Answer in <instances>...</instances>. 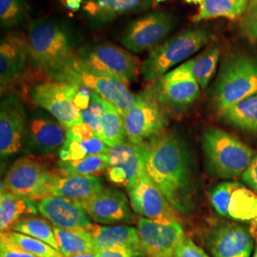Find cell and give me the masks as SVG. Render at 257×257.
<instances>
[{
    "label": "cell",
    "mask_w": 257,
    "mask_h": 257,
    "mask_svg": "<svg viewBox=\"0 0 257 257\" xmlns=\"http://www.w3.org/2000/svg\"><path fill=\"white\" fill-rule=\"evenodd\" d=\"M138 148L146 173L175 211H192L195 184L192 160L183 141L174 134L164 133Z\"/></svg>",
    "instance_id": "obj_1"
},
{
    "label": "cell",
    "mask_w": 257,
    "mask_h": 257,
    "mask_svg": "<svg viewBox=\"0 0 257 257\" xmlns=\"http://www.w3.org/2000/svg\"><path fill=\"white\" fill-rule=\"evenodd\" d=\"M31 65L49 79L69 83L76 67L75 38L63 22L36 19L27 26Z\"/></svg>",
    "instance_id": "obj_2"
},
{
    "label": "cell",
    "mask_w": 257,
    "mask_h": 257,
    "mask_svg": "<svg viewBox=\"0 0 257 257\" xmlns=\"http://www.w3.org/2000/svg\"><path fill=\"white\" fill-rule=\"evenodd\" d=\"M211 39V33L205 27L190 28L166 39L151 50L142 62V77L146 81H156L176 65L186 62Z\"/></svg>",
    "instance_id": "obj_3"
},
{
    "label": "cell",
    "mask_w": 257,
    "mask_h": 257,
    "mask_svg": "<svg viewBox=\"0 0 257 257\" xmlns=\"http://www.w3.org/2000/svg\"><path fill=\"white\" fill-rule=\"evenodd\" d=\"M257 94V58L248 54H231L223 59L213 87L212 100L221 112Z\"/></svg>",
    "instance_id": "obj_4"
},
{
    "label": "cell",
    "mask_w": 257,
    "mask_h": 257,
    "mask_svg": "<svg viewBox=\"0 0 257 257\" xmlns=\"http://www.w3.org/2000/svg\"><path fill=\"white\" fill-rule=\"evenodd\" d=\"M202 147L211 174L224 179L242 176L256 155L238 138L214 127L204 131Z\"/></svg>",
    "instance_id": "obj_5"
},
{
    "label": "cell",
    "mask_w": 257,
    "mask_h": 257,
    "mask_svg": "<svg viewBox=\"0 0 257 257\" xmlns=\"http://www.w3.org/2000/svg\"><path fill=\"white\" fill-rule=\"evenodd\" d=\"M75 59L77 66L84 71L112 77L126 85L136 81L141 74L142 63L138 56L111 43L78 47Z\"/></svg>",
    "instance_id": "obj_6"
},
{
    "label": "cell",
    "mask_w": 257,
    "mask_h": 257,
    "mask_svg": "<svg viewBox=\"0 0 257 257\" xmlns=\"http://www.w3.org/2000/svg\"><path fill=\"white\" fill-rule=\"evenodd\" d=\"M59 176V172L49 169L39 156L29 155L15 161L1 187L20 196L40 201L51 195L52 187Z\"/></svg>",
    "instance_id": "obj_7"
},
{
    "label": "cell",
    "mask_w": 257,
    "mask_h": 257,
    "mask_svg": "<svg viewBox=\"0 0 257 257\" xmlns=\"http://www.w3.org/2000/svg\"><path fill=\"white\" fill-rule=\"evenodd\" d=\"M123 117L127 139L137 147L163 135L169 124L167 110L156 99L151 86L137 94L136 104Z\"/></svg>",
    "instance_id": "obj_8"
},
{
    "label": "cell",
    "mask_w": 257,
    "mask_h": 257,
    "mask_svg": "<svg viewBox=\"0 0 257 257\" xmlns=\"http://www.w3.org/2000/svg\"><path fill=\"white\" fill-rule=\"evenodd\" d=\"M175 26V18L171 13L163 10L149 12L134 19L117 39L122 46L132 53L150 52L164 41Z\"/></svg>",
    "instance_id": "obj_9"
},
{
    "label": "cell",
    "mask_w": 257,
    "mask_h": 257,
    "mask_svg": "<svg viewBox=\"0 0 257 257\" xmlns=\"http://www.w3.org/2000/svg\"><path fill=\"white\" fill-rule=\"evenodd\" d=\"M80 85L49 79L35 83L30 95L33 102L46 110L67 128L81 123V111L74 105V96Z\"/></svg>",
    "instance_id": "obj_10"
},
{
    "label": "cell",
    "mask_w": 257,
    "mask_h": 257,
    "mask_svg": "<svg viewBox=\"0 0 257 257\" xmlns=\"http://www.w3.org/2000/svg\"><path fill=\"white\" fill-rule=\"evenodd\" d=\"M140 248L146 257H175V250L186 237L175 217L138 220Z\"/></svg>",
    "instance_id": "obj_11"
},
{
    "label": "cell",
    "mask_w": 257,
    "mask_h": 257,
    "mask_svg": "<svg viewBox=\"0 0 257 257\" xmlns=\"http://www.w3.org/2000/svg\"><path fill=\"white\" fill-rule=\"evenodd\" d=\"M166 110H182L192 106L200 94V86L182 63L150 85Z\"/></svg>",
    "instance_id": "obj_12"
},
{
    "label": "cell",
    "mask_w": 257,
    "mask_h": 257,
    "mask_svg": "<svg viewBox=\"0 0 257 257\" xmlns=\"http://www.w3.org/2000/svg\"><path fill=\"white\" fill-rule=\"evenodd\" d=\"M27 111L18 93L2 95L0 103V156L5 161L24 148L27 132Z\"/></svg>",
    "instance_id": "obj_13"
},
{
    "label": "cell",
    "mask_w": 257,
    "mask_h": 257,
    "mask_svg": "<svg viewBox=\"0 0 257 257\" xmlns=\"http://www.w3.org/2000/svg\"><path fill=\"white\" fill-rule=\"evenodd\" d=\"M67 131L50 113L37 110L28 120L23 149L29 155L39 157L59 153L66 143Z\"/></svg>",
    "instance_id": "obj_14"
},
{
    "label": "cell",
    "mask_w": 257,
    "mask_h": 257,
    "mask_svg": "<svg viewBox=\"0 0 257 257\" xmlns=\"http://www.w3.org/2000/svg\"><path fill=\"white\" fill-rule=\"evenodd\" d=\"M31 65L27 37L19 32H9L0 41V85L2 95L21 82ZM32 66V65H31Z\"/></svg>",
    "instance_id": "obj_15"
},
{
    "label": "cell",
    "mask_w": 257,
    "mask_h": 257,
    "mask_svg": "<svg viewBox=\"0 0 257 257\" xmlns=\"http://www.w3.org/2000/svg\"><path fill=\"white\" fill-rule=\"evenodd\" d=\"M131 207L141 217L161 219L175 217V210L147 173L127 188Z\"/></svg>",
    "instance_id": "obj_16"
},
{
    "label": "cell",
    "mask_w": 257,
    "mask_h": 257,
    "mask_svg": "<svg viewBox=\"0 0 257 257\" xmlns=\"http://www.w3.org/2000/svg\"><path fill=\"white\" fill-rule=\"evenodd\" d=\"M80 203L91 220L96 223L114 225L136 220L127 196L117 190L104 188Z\"/></svg>",
    "instance_id": "obj_17"
},
{
    "label": "cell",
    "mask_w": 257,
    "mask_h": 257,
    "mask_svg": "<svg viewBox=\"0 0 257 257\" xmlns=\"http://www.w3.org/2000/svg\"><path fill=\"white\" fill-rule=\"evenodd\" d=\"M69 83L89 88L104 100L114 106L122 115L128 112L137 101V95L131 92L128 85L112 77L86 72L77 64Z\"/></svg>",
    "instance_id": "obj_18"
},
{
    "label": "cell",
    "mask_w": 257,
    "mask_h": 257,
    "mask_svg": "<svg viewBox=\"0 0 257 257\" xmlns=\"http://www.w3.org/2000/svg\"><path fill=\"white\" fill-rule=\"evenodd\" d=\"M156 0H83L82 13L92 29L104 27L116 19L144 13Z\"/></svg>",
    "instance_id": "obj_19"
},
{
    "label": "cell",
    "mask_w": 257,
    "mask_h": 257,
    "mask_svg": "<svg viewBox=\"0 0 257 257\" xmlns=\"http://www.w3.org/2000/svg\"><path fill=\"white\" fill-rule=\"evenodd\" d=\"M107 155L109 165L106 175L112 183L124 186L127 189L131 184L146 174L139 149L128 140L110 148Z\"/></svg>",
    "instance_id": "obj_20"
},
{
    "label": "cell",
    "mask_w": 257,
    "mask_h": 257,
    "mask_svg": "<svg viewBox=\"0 0 257 257\" xmlns=\"http://www.w3.org/2000/svg\"><path fill=\"white\" fill-rule=\"evenodd\" d=\"M37 208L47 220L62 229L90 230L93 225L81 203L78 201L49 195L37 203Z\"/></svg>",
    "instance_id": "obj_21"
},
{
    "label": "cell",
    "mask_w": 257,
    "mask_h": 257,
    "mask_svg": "<svg viewBox=\"0 0 257 257\" xmlns=\"http://www.w3.org/2000/svg\"><path fill=\"white\" fill-rule=\"evenodd\" d=\"M253 245L250 230L236 223L221 225L213 230L211 236L213 257H250Z\"/></svg>",
    "instance_id": "obj_22"
},
{
    "label": "cell",
    "mask_w": 257,
    "mask_h": 257,
    "mask_svg": "<svg viewBox=\"0 0 257 257\" xmlns=\"http://www.w3.org/2000/svg\"><path fill=\"white\" fill-rule=\"evenodd\" d=\"M223 217L249 223L257 229V194L244 184L228 181L218 212Z\"/></svg>",
    "instance_id": "obj_23"
},
{
    "label": "cell",
    "mask_w": 257,
    "mask_h": 257,
    "mask_svg": "<svg viewBox=\"0 0 257 257\" xmlns=\"http://www.w3.org/2000/svg\"><path fill=\"white\" fill-rule=\"evenodd\" d=\"M104 188L97 176H60L56 179L51 195L82 202L99 193Z\"/></svg>",
    "instance_id": "obj_24"
},
{
    "label": "cell",
    "mask_w": 257,
    "mask_h": 257,
    "mask_svg": "<svg viewBox=\"0 0 257 257\" xmlns=\"http://www.w3.org/2000/svg\"><path fill=\"white\" fill-rule=\"evenodd\" d=\"M38 211L35 200L18 195L1 187L0 193V230H11L12 226L19 219L36 215Z\"/></svg>",
    "instance_id": "obj_25"
},
{
    "label": "cell",
    "mask_w": 257,
    "mask_h": 257,
    "mask_svg": "<svg viewBox=\"0 0 257 257\" xmlns=\"http://www.w3.org/2000/svg\"><path fill=\"white\" fill-rule=\"evenodd\" d=\"M92 232L95 250L120 246H140L138 229L130 226L92 225Z\"/></svg>",
    "instance_id": "obj_26"
},
{
    "label": "cell",
    "mask_w": 257,
    "mask_h": 257,
    "mask_svg": "<svg viewBox=\"0 0 257 257\" xmlns=\"http://www.w3.org/2000/svg\"><path fill=\"white\" fill-rule=\"evenodd\" d=\"M248 4V0H202L192 21L199 23L214 19L234 20L243 17Z\"/></svg>",
    "instance_id": "obj_27"
},
{
    "label": "cell",
    "mask_w": 257,
    "mask_h": 257,
    "mask_svg": "<svg viewBox=\"0 0 257 257\" xmlns=\"http://www.w3.org/2000/svg\"><path fill=\"white\" fill-rule=\"evenodd\" d=\"M58 250L63 257L96 252L92 232L85 229H62L54 226Z\"/></svg>",
    "instance_id": "obj_28"
},
{
    "label": "cell",
    "mask_w": 257,
    "mask_h": 257,
    "mask_svg": "<svg viewBox=\"0 0 257 257\" xmlns=\"http://www.w3.org/2000/svg\"><path fill=\"white\" fill-rule=\"evenodd\" d=\"M220 54V45L212 43L204 49L199 55L184 62L185 67L199 84L201 89H206L211 81V77L217 69Z\"/></svg>",
    "instance_id": "obj_29"
},
{
    "label": "cell",
    "mask_w": 257,
    "mask_h": 257,
    "mask_svg": "<svg viewBox=\"0 0 257 257\" xmlns=\"http://www.w3.org/2000/svg\"><path fill=\"white\" fill-rule=\"evenodd\" d=\"M220 114L223 119L237 128L257 133V94L222 110Z\"/></svg>",
    "instance_id": "obj_30"
},
{
    "label": "cell",
    "mask_w": 257,
    "mask_h": 257,
    "mask_svg": "<svg viewBox=\"0 0 257 257\" xmlns=\"http://www.w3.org/2000/svg\"><path fill=\"white\" fill-rule=\"evenodd\" d=\"M109 165L108 155H96L74 161H62L57 164V171L64 176H99L106 174Z\"/></svg>",
    "instance_id": "obj_31"
},
{
    "label": "cell",
    "mask_w": 257,
    "mask_h": 257,
    "mask_svg": "<svg viewBox=\"0 0 257 257\" xmlns=\"http://www.w3.org/2000/svg\"><path fill=\"white\" fill-rule=\"evenodd\" d=\"M105 110L101 120L100 138L109 148L117 146L126 141L127 134L124 117L119 110L110 103L104 100Z\"/></svg>",
    "instance_id": "obj_32"
},
{
    "label": "cell",
    "mask_w": 257,
    "mask_h": 257,
    "mask_svg": "<svg viewBox=\"0 0 257 257\" xmlns=\"http://www.w3.org/2000/svg\"><path fill=\"white\" fill-rule=\"evenodd\" d=\"M109 149L97 136L79 141L67 139L64 146L59 152V158L62 161H74L86 156L107 155Z\"/></svg>",
    "instance_id": "obj_33"
},
{
    "label": "cell",
    "mask_w": 257,
    "mask_h": 257,
    "mask_svg": "<svg viewBox=\"0 0 257 257\" xmlns=\"http://www.w3.org/2000/svg\"><path fill=\"white\" fill-rule=\"evenodd\" d=\"M10 230L21 232L31 237L41 240L58 250V245L54 231V225L47 219L33 215L26 216L16 222Z\"/></svg>",
    "instance_id": "obj_34"
},
{
    "label": "cell",
    "mask_w": 257,
    "mask_h": 257,
    "mask_svg": "<svg viewBox=\"0 0 257 257\" xmlns=\"http://www.w3.org/2000/svg\"><path fill=\"white\" fill-rule=\"evenodd\" d=\"M0 240L10 242L37 257H63L59 250L45 242L18 231L8 230L1 232Z\"/></svg>",
    "instance_id": "obj_35"
},
{
    "label": "cell",
    "mask_w": 257,
    "mask_h": 257,
    "mask_svg": "<svg viewBox=\"0 0 257 257\" xmlns=\"http://www.w3.org/2000/svg\"><path fill=\"white\" fill-rule=\"evenodd\" d=\"M31 7L26 0H0V24L2 29L13 30L31 19Z\"/></svg>",
    "instance_id": "obj_36"
},
{
    "label": "cell",
    "mask_w": 257,
    "mask_h": 257,
    "mask_svg": "<svg viewBox=\"0 0 257 257\" xmlns=\"http://www.w3.org/2000/svg\"><path fill=\"white\" fill-rule=\"evenodd\" d=\"M104 110V99L97 93L92 92V100L89 107L81 111L83 122L92 128L94 135L99 138L101 134V120Z\"/></svg>",
    "instance_id": "obj_37"
},
{
    "label": "cell",
    "mask_w": 257,
    "mask_h": 257,
    "mask_svg": "<svg viewBox=\"0 0 257 257\" xmlns=\"http://www.w3.org/2000/svg\"><path fill=\"white\" fill-rule=\"evenodd\" d=\"M240 30L248 39L257 40V0H248L247 10L240 20Z\"/></svg>",
    "instance_id": "obj_38"
},
{
    "label": "cell",
    "mask_w": 257,
    "mask_h": 257,
    "mask_svg": "<svg viewBox=\"0 0 257 257\" xmlns=\"http://www.w3.org/2000/svg\"><path fill=\"white\" fill-rule=\"evenodd\" d=\"M97 257H146L140 246H120L96 251Z\"/></svg>",
    "instance_id": "obj_39"
},
{
    "label": "cell",
    "mask_w": 257,
    "mask_h": 257,
    "mask_svg": "<svg viewBox=\"0 0 257 257\" xmlns=\"http://www.w3.org/2000/svg\"><path fill=\"white\" fill-rule=\"evenodd\" d=\"M175 257H210L192 239L187 236L175 250Z\"/></svg>",
    "instance_id": "obj_40"
},
{
    "label": "cell",
    "mask_w": 257,
    "mask_h": 257,
    "mask_svg": "<svg viewBox=\"0 0 257 257\" xmlns=\"http://www.w3.org/2000/svg\"><path fill=\"white\" fill-rule=\"evenodd\" d=\"M95 136L94 133L92 132V128H90L88 125H86L84 122L78 123L76 125L73 126L72 128H68L67 131V139L68 140H84L88 139Z\"/></svg>",
    "instance_id": "obj_41"
},
{
    "label": "cell",
    "mask_w": 257,
    "mask_h": 257,
    "mask_svg": "<svg viewBox=\"0 0 257 257\" xmlns=\"http://www.w3.org/2000/svg\"><path fill=\"white\" fill-rule=\"evenodd\" d=\"M0 257H37L18 246L0 240Z\"/></svg>",
    "instance_id": "obj_42"
},
{
    "label": "cell",
    "mask_w": 257,
    "mask_h": 257,
    "mask_svg": "<svg viewBox=\"0 0 257 257\" xmlns=\"http://www.w3.org/2000/svg\"><path fill=\"white\" fill-rule=\"evenodd\" d=\"M241 178L246 186L257 194V155L253 157Z\"/></svg>",
    "instance_id": "obj_43"
},
{
    "label": "cell",
    "mask_w": 257,
    "mask_h": 257,
    "mask_svg": "<svg viewBox=\"0 0 257 257\" xmlns=\"http://www.w3.org/2000/svg\"><path fill=\"white\" fill-rule=\"evenodd\" d=\"M92 91L89 88L80 85L79 89L74 96V105L80 111L87 109L92 100Z\"/></svg>",
    "instance_id": "obj_44"
},
{
    "label": "cell",
    "mask_w": 257,
    "mask_h": 257,
    "mask_svg": "<svg viewBox=\"0 0 257 257\" xmlns=\"http://www.w3.org/2000/svg\"><path fill=\"white\" fill-rule=\"evenodd\" d=\"M66 6L69 9L77 11L80 9L81 6V0H66Z\"/></svg>",
    "instance_id": "obj_45"
},
{
    "label": "cell",
    "mask_w": 257,
    "mask_h": 257,
    "mask_svg": "<svg viewBox=\"0 0 257 257\" xmlns=\"http://www.w3.org/2000/svg\"><path fill=\"white\" fill-rule=\"evenodd\" d=\"M71 257H97L96 252H87V253H82V254H76Z\"/></svg>",
    "instance_id": "obj_46"
},
{
    "label": "cell",
    "mask_w": 257,
    "mask_h": 257,
    "mask_svg": "<svg viewBox=\"0 0 257 257\" xmlns=\"http://www.w3.org/2000/svg\"><path fill=\"white\" fill-rule=\"evenodd\" d=\"M163 1H166V0H156V3H160V2H163ZM184 1L187 2V3H193V4H198L199 5L202 0H184Z\"/></svg>",
    "instance_id": "obj_47"
},
{
    "label": "cell",
    "mask_w": 257,
    "mask_h": 257,
    "mask_svg": "<svg viewBox=\"0 0 257 257\" xmlns=\"http://www.w3.org/2000/svg\"><path fill=\"white\" fill-rule=\"evenodd\" d=\"M252 257H257V243H256V248L254 249V252H253V256Z\"/></svg>",
    "instance_id": "obj_48"
}]
</instances>
